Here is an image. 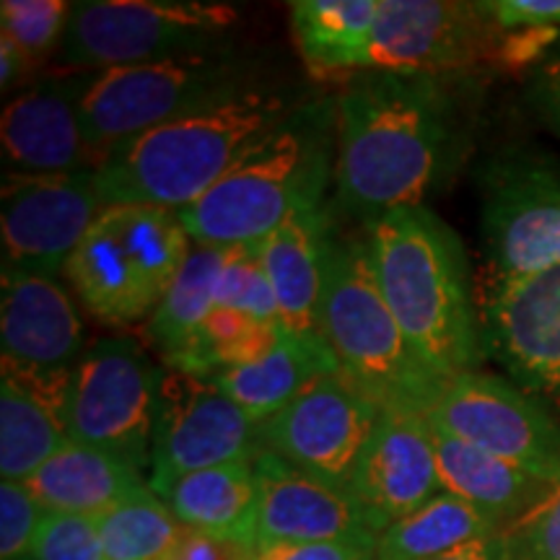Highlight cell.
<instances>
[{"instance_id": "cell-1", "label": "cell", "mask_w": 560, "mask_h": 560, "mask_svg": "<svg viewBox=\"0 0 560 560\" xmlns=\"http://www.w3.org/2000/svg\"><path fill=\"white\" fill-rule=\"evenodd\" d=\"M454 109L439 75L363 70L335 104L340 208L371 226L425 195L454 161Z\"/></svg>"}, {"instance_id": "cell-2", "label": "cell", "mask_w": 560, "mask_h": 560, "mask_svg": "<svg viewBox=\"0 0 560 560\" xmlns=\"http://www.w3.org/2000/svg\"><path fill=\"white\" fill-rule=\"evenodd\" d=\"M376 285L405 338L439 380L478 371L482 348L470 262L431 208H400L366 226Z\"/></svg>"}, {"instance_id": "cell-3", "label": "cell", "mask_w": 560, "mask_h": 560, "mask_svg": "<svg viewBox=\"0 0 560 560\" xmlns=\"http://www.w3.org/2000/svg\"><path fill=\"white\" fill-rule=\"evenodd\" d=\"M285 100L249 89L112 149L94 170L107 206L185 210L285 120Z\"/></svg>"}, {"instance_id": "cell-4", "label": "cell", "mask_w": 560, "mask_h": 560, "mask_svg": "<svg viewBox=\"0 0 560 560\" xmlns=\"http://www.w3.org/2000/svg\"><path fill=\"white\" fill-rule=\"evenodd\" d=\"M330 104L293 109L276 130L236 161L179 221L192 244L249 247L260 244L299 206L325 200L332 177Z\"/></svg>"}, {"instance_id": "cell-5", "label": "cell", "mask_w": 560, "mask_h": 560, "mask_svg": "<svg viewBox=\"0 0 560 560\" xmlns=\"http://www.w3.org/2000/svg\"><path fill=\"white\" fill-rule=\"evenodd\" d=\"M319 335L340 371L382 410L429 412L444 380L418 359L376 285L366 236H335L322 285Z\"/></svg>"}, {"instance_id": "cell-6", "label": "cell", "mask_w": 560, "mask_h": 560, "mask_svg": "<svg viewBox=\"0 0 560 560\" xmlns=\"http://www.w3.org/2000/svg\"><path fill=\"white\" fill-rule=\"evenodd\" d=\"M190 249L177 210L107 206L68 260L66 276L89 314L125 327L151 317Z\"/></svg>"}, {"instance_id": "cell-7", "label": "cell", "mask_w": 560, "mask_h": 560, "mask_svg": "<svg viewBox=\"0 0 560 560\" xmlns=\"http://www.w3.org/2000/svg\"><path fill=\"white\" fill-rule=\"evenodd\" d=\"M249 89L242 62L223 52L109 68L83 94V136L100 166L117 145Z\"/></svg>"}, {"instance_id": "cell-8", "label": "cell", "mask_w": 560, "mask_h": 560, "mask_svg": "<svg viewBox=\"0 0 560 560\" xmlns=\"http://www.w3.org/2000/svg\"><path fill=\"white\" fill-rule=\"evenodd\" d=\"M240 13L198 0H81L70 9L60 60L83 73L219 52Z\"/></svg>"}, {"instance_id": "cell-9", "label": "cell", "mask_w": 560, "mask_h": 560, "mask_svg": "<svg viewBox=\"0 0 560 560\" xmlns=\"http://www.w3.org/2000/svg\"><path fill=\"white\" fill-rule=\"evenodd\" d=\"M164 371L136 340L94 342L70 376L68 439L115 454L138 472H149L153 418Z\"/></svg>"}, {"instance_id": "cell-10", "label": "cell", "mask_w": 560, "mask_h": 560, "mask_svg": "<svg viewBox=\"0 0 560 560\" xmlns=\"http://www.w3.org/2000/svg\"><path fill=\"white\" fill-rule=\"evenodd\" d=\"M482 293L560 265V164L501 156L480 174Z\"/></svg>"}, {"instance_id": "cell-11", "label": "cell", "mask_w": 560, "mask_h": 560, "mask_svg": "<svg viewBox=\"0 0 560 560\" xmlns=\"http://www.w3.org/2000/svg\"><path fill=\"white\" fill-rule=\"evenodd\" d=\"M431 425L560 486V423L535 395L499 376L467 371L444 384L425 412Z\"/></svg>"}, {"instance_id": "cell-12", "label": "cell", "mask_w": 560, "mask_h": 560, "mask_svg": "<svg viewBox=\"0 0 560 560\" xmlns=\"http://www.w3.org/2000/svg\"><path fill=\"white\" fill-rule=\"evenodd\" d=\"M257 452L260 423L226 392L210 380L164 371L151 433V490L182 475L252 459Z\"/></svg>"}, {"instance_id": "cell-13", "label": "cell", "mask_w": 560, "mask_h": 560, "mask_svg": "<svg viewBox=\"0 0 560 560\" xmlns=\"http://www.w3.org/2000/svg\"><path fill=\"white\" fill-rule=\"evenodd\" d=\"M382 412L342 371H335L262 420L260 450L348 490Z\"/></svg>"}, {"instance_id": "cell-14", "label": "cell", "mask_w": 560, "mask_h": 560, "mask_svg": "<svg viewBox=\"0 0 560 560\" xmlns=\"http://www.w3.org/2000/svg\"><path fill=\"white\" fill-rule=\"evenodd\" d=\"M102 210L94 170L70 174L5 172L0 190L3 265L58 278Z\"/></svg>"}, {"instance_id": "cell-15", "label": "cell", "mask_w": 560, "mask_h": 560, "mask_svg": "<svg viewBox=\"0 0 560 560\" xmlns=\"http://www.w3.org/2000/svg\"><path fill=\"white\" fill-rule=\"evenodd\" d=\"M499 32L478 3L382 0L371 39L369 70L454 73L490 58Z\"/></svg>"}, {"instance_id": "cell-16", "label": "cell", "mask_w": 560, "mask_h": 560, "mask_svg": "<svg viewBox=\"0 0 560 560\" xmlns=\"http://www.w3.org/2000/svg\"><path fill=\"white\" fill-rule=\"evenodd\" d=\"M480 332L516 387L560 402V265L482 293Z\"/></svg>"}, {"instance_id": "cell-17", "label": "cell", "mask_w": 560, "mask_h": 560, "mask_svg": "<svg viewBox=\"0 0 560 560\" xmlns=\"http://www.w3.org/2000/svg\"><path fill=\"white\" fill-rule=\"evenodd\" d=\"M376 537L441 493L431 420L416 410H384L348 482Z\"/></svg>"}, {"instance_id": "cell-18", "label": "cell", "mask_w": 560, "mask_h": 560, "mask_svg": "<svg viewBox=\"0 0 560 560\" xmlns=\"http://www.w3.org/2000/svg\"><path fill=\"white\" fill-rule=\"evenodd\" d=\"M96 73L42 79L3 109L0 143L11 172L70 174L96 170L81 122V102Z\"/></svg>"}, {"instance_id": "cell-19", "label": "cell", "mask_w": 560, "mask_h": 560, "mask_svg": "<svg viewBox=\"0 0 560 560\" xmlns=\"http://www.w3.org/2000/svg\"><path fill=\"white\" fill-rule=\"evenodd\" d=\"M3 366L39 376H70L83 359V322L55 278L3 265L0 276Z\"/></svg>"}, {"instance_id": "cell-20", "label": "cell", "mask_w": 560, "mask_h": 560, "mask_svg": "<svg viewBox=\"0 0 560 560\" xmlns=\"http://www.w3.org/2000/svg\"><path fill=\"white\" fill-rule=\"evenodd\" d=\"M252 462L260 490L257 545L376 537L359 501L346 488L312 478L265 450Z\"/></svg>"}, {"instance_id": "cell-21", "label": "cell", "mask_w": 560, "mask_h": 560, "mask_svg": "<svg viewBox=\"0 0 560 560\" xmlns=\"http://www.w3.org/2000/svg\"><path fill=\"white\" fill-rule=\"evenodd\" d=\"M332 213L325 200L299 206L257 244L262 270L278 301L280 325L296 335H319L317 314L327 260L335 242Z\"/></svg>"}, {"instance_id": "cell-22", "label": "cell", "mask_w": 560, "mask_h": 560, "mask_svg": "<svg viewBox=\"0 0 560 560\" xmlns=\"http://www.w3.org/2000/svg\"><path fill=\"white\" fill-rule=\"evenodd\" d=\"M70 376H39L3 366V380H0L3 480L26 482L68 444L66 400Z\"/></svg>"}, {"instance_id": "cell-23", "label": "cell", "mask_w": 560, "mask_h": 560, "mask_svg": "<svg viewBox=\"0 0 560 560\" xmlns=\"http://www.w3.org/2000/svg\"><path fill=\"white\" fill-rule=\"evenodd\" d=\"M433 431V450H436L441 493H452L480 509L490 520H495L503 529L520 522L537 503L548 499L556 486L537 480L535 475L509 465L493 454L467 444L450 431Z\"/></svg>"}, {"instance_id": "cell-24", "label": "cell", "mask_w": 560, "mask_h": 560, "mask_svg": "<svg viewBox=\"0 0 560 560\" xmlns=\"http://www.w3.org/2000/svg\"><path fill=\"white\" fill-rule=\"evenodd\" d=\"M252 459L182 475L153 493L174 511V516L187 529L206 532V535L223 537V540L247 542L255 548L260 490H257Z\"/></svg>"}, {"instance_id": "cell-25", "label": "cell", "mask_w": 560, "mask_h": 560, "mask_svg": "<svg viewBox=\"0 0 560 560\" xmlns=\"http://www.w3.org/2000/svg\"><path fill=\"white\" fill-rule=\"evenodd\" d=\"M24 486L50 514H79L96 520L143 490L149 480L115 454L68 439V444Z\"/></svg>"}, {"instance_id": "cell-26", "label": "cell", "mask_w": 560, "mask_h": 560, "mask_svg": "<svg viewBox=\"0 0 560 560\" xmlns=\"http://www.w3.org/2000/svg\"><path fill=\"white\" fill-rule=\"evenodd\" d=\"M335 371H340V363L322 335H296L283 327L276 346L262 359L231 369L210 382L226 392L257 423H262L310 384Z\"/></svg>"}, {"instance_id": "cell-27", "label": "cell", "mask_w": 560, "mask_h": 560, "mask_svg": "<svg viewBox=\"0 0 560 560\" xmlns=\"http://www.w3.org/2000/svg\"><path fill=\"white\" fill-rule=\"evenodd\" d=\"M382 0H293L291 32L314 75L369 70Z\"/></svg>"}, {"instance_id": "cell-28", "label": "cell", "mask_w": 560, "mask_h": 560, "mask_svg": "<svg viewBox=\"0 0 560 560\" xmlns=\"http://www.w3.org/2000/svg\"><path fill=\"white\" fill-rule=\"evenodd\" d=\"M495 532L503 527L480 509L452 493H439L382 532L374 560H436Z\"/></svg>"}, {"instance_id": "cell-29", "label": "cell", "mask_w": 560, "mask_h": 560, "mask_svg": "<svg viewBox=\"0 0 560 560\" xmlns=\"http://www.w3.org/2000/svg\"><path fill=\"white\" fill-rule=\"evenodd\" d=\"M223 260H226V247L192 244L170 291L145 319V340L159 350L164 361L177 355L215 310V285H219Z\"/></svg>"}, {"instance_id": "cell-30", "label": "cell", "mask_w": 560, "mask_h": 560, "mask_svg": "<svg viewBox=\"0 0 560 560\" xmlns=\"http://www.w3.org/2000/svg\"><path fill=\"white\" fill-rule=\"evenodd\" d=\"M280 330L283 325H268L236 310L215 306L198 335L177 355L164 361V366L200 380H215L231 369L262 359L276 346Z\"/></svg>"}, {"instance_id": "cell-31", "label": "cell", "mask_w": 560, "mask_h": 560, "mask_svg": "<svg viewBox=\"0 0 560 560\" xmlns=\"http://www.w3.org/2000/svg\"><path fill=\"white\" fill-rule=\"evenodd\" d=\"M96 524L107 560H166L187 529L149 486L96 516Z\"/></svg>"}, {"instance_id": "cell-32", "label": "cell", "mask_w": 560, "mask_h": 560, "mask_svg": "<svg viewBox=\"0 0 560 560\" xmlns=\"http://www.w3.org/2000/svg\"><path fill=\"white\" fill-rule=\"evenodd\" d=\"M215 306L236 310L268 325H280L278 301L262 270L257 244L226 247V260H223L219 285H215Z\"/></svg>"}, {"instance_id": "cell-33", "label": "cell", "mask_w": 560, "mask_h": 560, "mask_svg": "<svg viewBox=\"0 0 560 560\" xmlns=\"http://www.w3.org/2000/svg\"><path fill=\"white\" fill-rule=\"evenodd\" d=\"M73 5L62 0H3L0 3V34L19 47L34 66L47 58L66 37Z\"/></svg>"}, {"instance_id": "cell-34", "label": "cell", "mask_w": 560, "mask_h": 560, "mask_svg": "<svg viewBox=\"0 0 560 560\" xmlns=\"http://www.w3.org/2000/svg\"><path fill=\"white\" fill-rule=\"evenodd\" d=\"M30 560H107L94 516L50 514L42 520Z\"/></svg>"}, {"instance_id": "cell-35", "label": "cell", "mask_w": 560, "mask_h": 560, "mask_svg": "<svg viewBox=\"0 0 560 560\" xmlns=\"http://www.w3.org/2000/svg\"><path fill=\"white\" fill-rule=\"evenodd\" d=\"M506 560H560V486L520 522L503 529Z\"/></svg>"}, {"instance_id": "cell-36", "label": "cell", "mask_w": 560, "mask_h": 560, "mask_svg": "<svg viewBox=\"0 0 560 560\" xmlns=\"http://www.w3.org/2000/svg\"><path fill=\"white\" fill-rule=\"evenodd\" d=\"M47 511L24 482H0V560H26Z\"/></svg>"}, {"instance_id": "cell-37", "label": "cell", "mask_w": 560, "mask_h": 560, "mask_svg": "<svg viewBox=\"0 0 560 560\" xmlns=\"http://www.w3.org/2000/svg\"><path fill=\"white\" fill-rule=\"evenodd\" d=\"M380 537H346L327 542H268L257 545L252 560H374Z\"/></svg>"}, {"instance_id": "cell-38", "label": "cell", "mask_w": 560, "mask_h": 560, "mask_svg": "<svg viewBox=\"0 0 560 560\" xmlns=\"http://www.w3.org/2000/svg\"><path fill=\"white\" fill-rule=\"evenodd\" d=\"M478 5L495 32L560 30V0H490Z\"/></svg>"}, {"instance_id": "cell-39", "label": "cell", "mask_w": 560, "mask_h": 560, "mask_svg": "<svg viewBox=\"0 0 560 560\" xmlns=\"http://www.w3.org/2000/svg\"><path fill=\"white\" fill-rule=\"evenodd\" d=\"M560 39V30H516L499 32L493 47V58L501 68L520 70L540 60L545 52Z\"/></svg>"}, {"instance_id": "cell-40", "label": "cell", "mask_w": 560, "mask_h": 560, "mask_svg": "<svg viewBox=\"0 0 560 560\" xmlns=\"http://www.w3.org/2000/svg\"><path fill=\"white\" fill-rule=\"evenodd\" d=\"M255 548L247 542L223 540V537L206 535V532L185 529L177 548L166 560H252Z\"/></svg>"}, {"instance_id": "cell-41", "label": "cell", "mask_w": 560, "mask_h": 560, "mask_svg": "<svg viewBox=\"0 0 560 560\" xmlns=\"http://www.w3.org/2000/svg\"><path fill=\"white\" fill-rule=\"evenodd\" d=\"M535 100L548 122L560 132V55L542 66L535 81Z\"/></svg>"}, {"instance_id": "cell-42", "label": "cell", "mask_w": 560, "mask_h": 560, "mask_svg": "<svg viewBox=\"0 0 560 560\" xmlns=\"http://www.w3.org/2000/svg\"><path fill=\"white\" fill-rule=\"evenodd\" d=\"M436 560H506V537H503V532H495V535H486L480 540L462 545V548Z\"/></svg>"}, {"instance_id": "cell-43", "label": "cell", "mask_w": 560, "mask_h": 560, "mask_svg": "<svg viewBox=\"0 0 560 560\" xmlns=\"http://www.w3.org/2000/svg\"><path fill=\"white\" fill-rule=\"evenodd\" d=\"M26 68H30V62H26L19 47L5 34H0V89L9 91L16 86Z\"/></svg>"}, {"instance_id": "cell-44", "label": "cell", "mask_w": 560, "mask_h": 560, "mask_svg": "<svg viewBox=\"0 0 560 560\" xmlns=\"http://www.w3.org/2000/svg\"><path fill=\"white\" fill-rule=\"evenodd\" d=\"M26 560H30V558H26Z\"/></svg>"}]
</instances>
